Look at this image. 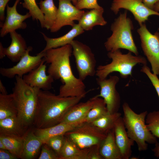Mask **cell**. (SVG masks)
Wrapping results in <instances>:
<instances>
[{
  "mask_svg": "<svg viewBox=\"0 0 159 159\" xmlns=\"http://www.w3.org/2000/svg\"><path fill=\"white\" fill-rule=\"evenodd\" d=\"M42 148L41 153L39 159H59L55 152L47 144Z\"/></svg>",
  "mask_w": 159,
  "mask_h": 159,
  "instance_id": "cell-36",
  "label": "cell"
},
{
  "mask_svg": "<svg viewBox=\"0 0 159 159\" xmlns=\"http://www.w3.org/2000/svg\"><path fill=\"white\" fill-rule=\"evenodd\" d=\"M64 135L81 149L100 145L107 136L91 122H85Z\"/></svg>",
  "mask_w": 159,
  "mask_h": 159,
  "instance_id": "cell-7",
  "label": "cell"
},
{
  "mask_svg": "<svg viewBox=\"0 0 159 159\" xmlns=\"http://www.w3.org/2000/svg\"><path fill=\"white\" fill-rule=\"evenodd\" d=\"M104 11V9L102 8L100 9H92L85 12L78 21V24L86 31L92 30L95 26H104L107 22L103 16Z\"/></svg>",
  "mask_w": 159,
  "mask_h": 159,
  "instance_id": "cell-22",
  "label": "cell"
},
{
  "mask_svg": "<svg viewBox=\"0 0 159 159\" xmlns=\"http://www.w3.org/2000/svg\"><path fill=\"white\" fill-rule=\"evenodd\" d=\"M94 97V104L85 118V122H91L109 113L103 99L95 96Z\"/></svg>",
  "mask_w": 159,
  "mask_h": 159,
  "instance_id": "cell-30",
  "label": "cell"
},
{
  "mask_svg": "<svg viewBox=\"0 0 159 159\" xmlns=\"http://www.w3.org/2000/svg\"><path fill=\"white\" fill-rule=\"evenodd\" d=\"M145 123L152 134L159 138V111H154L148 113Z\"/></svg>",
  "mask_w": 159,
  "mask_h": 159,
  "instance_id": "cell-32",
  "label": "cell"
},
{
  "mask_svg": "<svg viewBox=\"0 0 159 159\" xmlns=\"http://www.w3.org/2000/svg\"><path fill=\"white\" fill-rule=\"evenodd\" d=\"M0 149L7 150L6 148L3 143V142L0 140Z\"/></svg>",
  "mask_w": 159,
  "mask_h": 159,
  "instance_id": "cell-44",
  "label": "cell"
},
{
  "mask_svg": "<svg viewBox=\"0 0 159 159\" xmlns=\"http://www.w3.org/2000/svg\"><path fill=\"white\" fill-rule=\"evenodd\" d=\"M153 10L159 12V2L155 4L154 5Z\"/></svg>",
  "mask_w": 159,
  "mask_h": 159,
  "instance_id": "cell-43",
  "label": "cell"
},
{
  "mask_svg": "<svg viewBox=\"0 0 159 159\" xmlns=\"http://www.w3.org/2000/svg\"><path fill=\"white\" fill-rule=\"evenodd\" d=\"M72 46L67 44L46 51L45 63L49 64L47 72L54 80H60L62 85L59 95L63 97H85L88 92L83 81L75 76L72 72L70 58Z\"/></svg>",
  "mask_w": 159,
  "mask_h": 159,
  "instance_id": "cell-1",
  "label": "cell"
},
{
  "mask_svg": "<svg viewBox=\"0 0 159 159\" xmlns=\"http://www.w3.org/2000/svg\"><path fill=\"white\" fill-rule=\"evenodd\" d=\"M10 0H0V20L1 22L4 20V11L5 7L8 2Z\"/></svg>",
  "mask_w": 159,
  "mask_h": 159,
  "instance_id": "cell-39",
  "label": "cell"
},
{
  "mask_svg": "<svg viewBox=\"0 0 159 159\" xmlns=\"http://www.w3.org/2000/svg\"><path fill=\"white\" fill-rule=\"evenodd\" d=\"M99 152L103 159H122L115 142L114 128L107 134L100 144Z\"/></svg>",
  "mask_w": 159,
  "mask_h": 159,
  "instance_id": "cell-24",
  "label": "cell"
},
{
  "mask_svg": "<svg viewBox=\"0 0 159 159\" xmlns=\"http://www.w3.org/2000/svg\"><path fill=\"white\" fill-rule=\"evenodd\" d=\"M29 130L21 124L17 116L0 120V135L23 137Z\"/></svg>",
  "mask_w": 159,
  "mask_h": 159,
  "instance_id": "cell-21",
  "label": "cell"
},
{
  "mask_svg": "<svg viewBox=\"0 0 159 159\" xmlns=\"http://www.w3.org/2000/svg\"><path fill=\"white\" fill-rule=\"evenodd\" d=\"M155 147L152 149L155 155L157 157H159V143L157 142L155 144Z\"/></svg>",
  "mask_w": 159,
  "mask_h": 159,
  "instance_id": "cell-41",
  "label": "cell"
},
{
  "mask_svg": "<svg viewBox=\"0 0 159 159\" xmlns=\"http://www.w3.org/2000/svg\"><path fill=\"white\" fill-rule=\"evenodd\" d=\"M123 122L128 137L135 142L139 151H145L148 144H155L157 142L154 136L147 128L145 119L148 112L140 113L135 112L126 102L122 105Z\"/></svg>",
  "mask_w": 159,
  "mask_h": 159,
  "instance_id": "cell-4",
  "label": "cell"
},
{
  "mask_svg": "<svg viewBox=\"0 0 159 159\" xmlns=\"http://www.w3.org/2000/svg\"><path fill=\"white\" fill-rule=\"evenodd\" d=\"M75 6L81 10L83 9H100L102 8L98 4L97 0H77Z\"/></svg>",
  "mask_w": 159,
  "mask_h": 159,
  "instance_id": "cell-35",
  "label": "cell"
},
{
  "mask_svg": "<svg viewBox=\"0 0 159 159\" xmlns=\"http://www.w3.org/2000/svg\"><path fill=\"white\" fill-rule=\"evenodd\" d=\"M58 0L59 7L56 18L50 29L52 32H56L65 26H73L75 24L74 21H78L85 12L73 5L70 0Z\"/></svg>",
  "mask_w": 159,
  "mask_h": 159,
  "instance_id": "cell-13",
  "label": "cell"
},
{
  "mask_svg": "<svg viewBox=\"0 0 159 159\" xmlns=\"http://www.w3.org/2000/svg\"><path fill=\"white\" fill-rule=\"evenodd\" d=\"M73 3V4L75 6L77 0H70Z\"/></svg>",
  "mask_w": 159,
  "mask_h": 159,
  "instance_id": "cell-45",
  "label": "cell"
},
{
  "mask_svg": "<svg viewBox=\"0 0 159 159\" xmlns=\"http://www.w3.org/2000/svg\"><path fill=\"white\" fill-rule=\"evenodd\" d=\"M20 0H16L11 7L6 6V16L4 22L0 26V37H3L8 33L16 31L18 29H24L27 26L24 21L31 17L30 14L27 13L25 15H21L18 13L16 7Z\"/></svg>",
  "mask_w": 159,
  "mask_h": 159,
  "instance_id": "cell-15",
  "label": "cell"
},
{
  "mask_svg": "<svg viewBox=\"0 0 159 159\" xmlns=\"http://www.w3.org/2000/svg\"><path fill=\"white\" fill-rule=\"evenodd\" d=\"M11 39L10 45L4 48L0 43V59L6 56L12 62H18L26 53L28 47L24 39L16 31L9 33Z\"/></svg>",
  "mask_w": 159,
  "mask_h": 159,
  "instance_id": "cell-16",
  "label": "cell"
},
{
  "mask_svg": "<svg viewBox=\"0 0 159 159\" xmlns=\"http://www.w3.org/2000/svg\"><path fill=\"white\" fill-rule=\"evenodd\" d=\"M39 4L44 15V28L50 29L56 20L58 8L54 5L53 0H41Z\"/></svg>",
  "mask_w": 159,
  "mask_h": 159,
  "instance_id": "cell-26",
  "label": "cell"
},
{
  "mask_svg": "<svg viewBox=\"0 0 159 159\" xmlns=\"http://www.w3.org/2000/svg\"><path fill=\"white\" fill-rule=\"evenodd\" d=\"M17 110L12 93L0 94V120L7 117L17 116Z\"/></svg>",
  "mask_w": 159,
  "mask_h": 159,
  "instance_id": "cell-27",
  "label": "cell"
},
{
  "mask_svg": "<svg viewBox=\"0 0 159 159\" xmlns=\"http://www.w3.org/2000/svg\"><path fill=\"white\" fill-rule=\"evenodd\" d=\"M126 11L121 13L116 18L111 26L112 32L104 43V46L108 52H113L120 49L128 50L138 55L137 48L134 41L132 33L133 29L132 22L127 17Z\"/></svg>",
  "mask_w": 159,
  "mask_h": 159,
  "instance_id": "cell-5",
  "label": "cell"
},
{
  "mask_svg": "<svg viewBox=\"0 0 159 159\" xmlns=\"http://www.w3.org/2000/svg\"><path fill=\"white\" fill-rule=\"evenodd\" d=\"M121 115V114L118 112L112 113H108L91 123L103 132L107 134L114 128L116 121Z\"/></svg>",
  "mask_w": 159,
  "mask_h": 159,
  "instance_id": "cell-28",
  "label": "cell"
},
{
  "mask_svg": "<svg viewBox=\"0 0 159 159\" xmlns=\"http://www.w3.org/2000/svg\"><path fill=\"white\" fill-rule=\"evenodd\" d=\"M0 91L1 94L3 95L8 94L6 88L1 80H0Z\"/></svg>",
  "mask_w": 159,
  "mask_h": 159,
  "instance_id": "cell-42",
  "label": "cell"
},
{
  "mask_svg": "<svg viewBox=\"0 0 159 159\" xmlns=\"http://www.w3.org/2000/svg\"><path fill=\"white\" fill-rule=\"evenodd\" d=\"M114 130L115 142L122 159H129L132 155V146L135 142L128 137L121 117L116 121Z\"/></svg>",
  "mask_w": 159,
  "mask_h": 159,
  "instance_id": "cell-17",
  "label": "cell"
},
{
  "mask_svg": "<svg viewBox=\"0 0 159 159\" xmlns=\"http://www.w3.org/2000/svg\"><path fill=\"white\" fill-rule=\"evenodd\" d=\"M158 30H159V28L158 29Z\"/></svg>",
  "mask_w": 159,
  "mask_h": 159,
  "instance_id": "cell-46",
  "label": "cell"
},
{
  "mask_svg": "<svg viewBox=\"0 0 159 159\" xmlns=\"http://www.w3.org/2000/svg\"><path fill=\"white\" fill-rule=\"evenodd\" d=\"M119 80V78L116 76H110L108 79L97 78L96 79L100 91V94L95 96L103 99L110 113L118 112L120 106V96L116 88Z\"/></svg>",
  "mask_w": 159,
  "mask_h": 159,
  "instance_id": "cell-11",
  "label": "cell"
},
{
  "mask_svg": "<svg viewBox=\"0 0 159 159\" xmlns=\"http://www.w3.org/2000/svg\"><path fill=\"white\" fill-rule=\"evenodd\" d=\"M100 145H96L90 147L88 159H103L100 153Z\"/></svg>",
  "mask_w": 159,
  "mask_h": 159,
  "instance_id": "cell-37",
  "label": "cell"
},
{
  "mask_svg": "<svg viewBox=\"0 0 159 159\" xmlns=\"http://www.w3.org/2000/svg\"><path fill=\"white\" fill-rule=\"evenodd\" d=\"M85 121L73 123H59L54 126L44 128H36L34 131L35 135L46 144L51 138L57 135H64Z\"/></svg>",
  "mask_w": 159,
  "mask_h": 159,
  "instance_id": "cell-20",
  "label": "cell"
},
{
  "mask_svg": "<svg viewBox=\"0 0 159 159\" xmlns=\"http://www.w3.org/2000/svg\"><path fill=\"white\" fill-rule=\"evenodd\" d=\"M64 135H60L52 137L46 143L55 152L59 157L64 142L65 137Z\"/></svg>",
  "mask_w": 159,
  "mask_h": 159,
  "instance_id": "cell-33",
  "label": "cell"
},
{
  "mask_svg": "<svg viewBox=\"0 0 159 159\" xmlns=\"http://www.w3.org/2000/svg\"><path fill=\"white\" fill-rule=\"evenodd\" d=\"M23 7L29 10L33 20L39 21L42 28H44V15L36 2V0H23Z\"/></svg>",
  "mask_w": 159,
  "mask_h": 159,
  "instance_id": "cell-31",
  "label": "cell"
},
{
  "mask_svg": "<svg viewBox=\"0 0 159 159\" xmlns=\"http://www.w3.org/2000/svg\"><path fill=\"white\" fill-rule=\"evenodd\" d=\"M85 97H63L40 90L34 124L36 128H47L59 123L69 109Z\"/></svg>",
  "mask_w": 159,
  "mask_h": 159,
  "instance_id": "cell-2",
  "label": "cell"
},
{
  "mask_svg": "<svg viewBox=\"0 0 159 159\" xmlns=\"http://www.w3.org/2000/svg\"><path fill=\"white\" fill-rule=\"evenodd\" d=\"M144 4L149 8L153 9L155 4L159 2V0H143Z\"/></svg>",
  "mask_w": 159,
  "mask_h": 159,
  "instance_id": "cell-40",
  "label": "cell"
},
{
  "mask_svg": "<svg viewBox=\"0 0 159 159\" xmlns=\"http://www.w3.org/2000/svg\"><path fill=\"white\" fill-rule=\"evenodd\" d=\"M72 27L71 30L67 33L62 36L56 38L48 37L44 34L41 32L46 43L45 47L42 51H46L51 49L70 44L75 37L84 32V30L78 24H75Z\"/></svg>",
  "mask_w": 159,
  "mask_h": 159,
  "instance_id": "cell-19",
  "label": "cell"
},
{
  "mask_svg": "<svg viewBox=\"0 0 159 159\" xmlns=\"http://www.w3.org/2000/svg\"><path fill=\"white\" fill-rule=\"evenodd\" d=\"M31 46L28 47L27 50L16 65L10 68H0V73L3 77L12 78L16 76L23 77L37 67L42 62L46 54V51H42L36 55L31 56L29 52L32 50Z\"/></svg>",
  "mask_w": 159,
  "mask_h": 159,
  "instance_id": "cell-10",
  "label": "cell"
},
{
  "mask_svg": "<svg viewBox=\"0 0 159 159\" xmlns=\"http://www.w3.org/2000/svg\"><path fill=\"white\" fill-rule=\"evenodd\" d=\"M90 148L81 149L65 137L59 156V159H88Z\"/></svg>",
  "mask_w": 159,
  "mask_h": 159,
  "instance_id": "cell-25",
  "label": "cell"
},
{
  "mask_svg": "<svg viewBox=\"0 0 159 159\" xmlns=\"http://www.w3.org/2000/svg\"><path fill=\"white\" fill-rule=\"evenodd\" d=\"M129 51L123 54L118 49L113 52H108L107 55L112 59L111 62L105 65H100L97 68L95 75L97 78L104 79L110 73L118 72L121 77L126 78L132 75L133 68L138 64H147L145 58L141 56H134Z\"/></svg>",
  "mask_w": 159,
  "mask_h": 159,
  "instance_id": "cell-6",
  "label": "cell"
},
{
  "mask_svg": "<svg viewBox=\"0 0 159 159\" xmlns=\"http://www.w3.org/2000/svg\"><path fill=\"white\" fill-rule=\"evenodd\" d=\"M18 158L7 150L0 149V159H17Z\"/></svg>",
  "mask_w": 159,
  "mask_h": 159,
  "instance_id": "cell-38",
  "label": "cell"
},
{
  "mask_svg": "<svg viewBox=\"0 0 159 159\" xmlns=\"http://www.w3.org/2000/svg\"><path fill=\"white\" fill-rule=\"evenodd\" d=\"M95 100L94 97L85 102H79L74 105L67 111L60 123H73L85 121V117L92 107Z\"/></svg>",
  "mask_w": 159,
  "mask_h": 159,
  "instance_id": "cell-18",
  "label": "cell"
},
{
  "mask_svg": "<svg viewBox=\"0 0 159 159\" xmlns=\"http://www.w3.org/2000/svg\"><path fill=\"white\" fill-rule=\"evenodd\" d=\"M23 137L0 135V140L4 143L7 150L16 155L18 158L21 159L23 147Z\"/></svg>",
  "mask_w": 159,
  "mask_h": 159,
  "instance_id": "cell-29",
  "label": "cell"
},
{
  "mask_svg": "<svg viewBox=\"0 0 159 159\" xmlns=\"http://www.w3.org/2000/svg\"><path fill=\"white\" fill-rule=\"evenodd\" d=\"M46 64L44 57L37 67L23 76L24 82L32 87L44 90L51 89L54 79L50 75L47 74Z\"/></svg>",
  "mask_w": 159,
  "mask_h": 159,
  "instance_id": "cell-14",
  "label": "cell"
},
{
  "mask_svg": "<svg viewBox=\"0 0 159 159\" xmlns=\"http://www.w3.org/2000/svg\"><path fill=\"white\" fill-rule=\"evenodd\" d=\"M23 147L22 155L23 159L34 158L43 143L42 140L30 130L23 137Z\"/></svg>",
  "mask_w": 159,
  "mask_h": 159,
  "instance_id": "cell-23",
  "label": "cell"
},
{
  "mask_svg": "<svg viewBox=\"0 0 159 159\" xmlns=\"http://www.w3.org/2000/svg\"><path fill=\"white\" fill-rule=\"evenodd\" d=\"M79 77L83 81L95 75L96 60L90 47L82 42L73 40L71 44Z\"/></svg>",
  "mask_w": 159,
  "mask_h": 159,
  "instance_id": "cell-8",
  "label": "cell"
},
{
  "mask_svg": "<svg viewBox=\"0 0 159 159\" xmlns=\"http://www.w3.org/2000/svg\"><path fill=\"white\" fill-rule=\"evenodd\" d=\"M13 92L17 110V117L26 127L34 125L37 111L38 95L40 89L25 83L22 77L15 76Z\"/></svg>",
  "mask_w": 159,
  "mask_h": 159,
  "instance_id": "cell-3",
  "label": "cell"
},
{
  "mask_svg": "<svg viewBox=\"0 0 159 159\" xmlns=\"http://www.w3.org/2000/svg\"><path fill=\"white\" fill-rule=\"evenodd\" d=\"M144 54L150 63L153 73L159 75V32L152 34L143 23L138 29Z\"/></svg>",
  "mask_w": 159,
  "mask_h": 159,
  "instance_id": "cell-9",
  "label": "cell"
},
{
  "mask_svg": "<svg viewBox=\"0 0 159 159\" xmlns=\"http://www.w3.org/2000/svg\"><path fill=\"white\" fill-rule=\"evenodd\" d=\"M140 71L145 73L149 79L154 87L159 98V79L157 75L151 72L150 69L147 64L143 65Z\"/></svg>",
  "mask_w": 159,
  "mask_h": 159,
  "instance_id": "cell-34",
  "label": "cell"
},
{
  "mask_svg": "<svg viewBox=\"0 0 159 159\" xmlns=\"http://www.w3.org/2000/svg\"><path fill=\"white\" fill-rule=\"evenodd\" d=\"M121 9L130 11L140 25L147 20L150 16H159V12L147 7L143 0H113L110 7L112 11L116 14Z\"/></svg>",
  "mask_w": 159,
  "mask_h": 159,
  "instance_id": "cell-12",
  "label": "cell"
}]
</instances>
